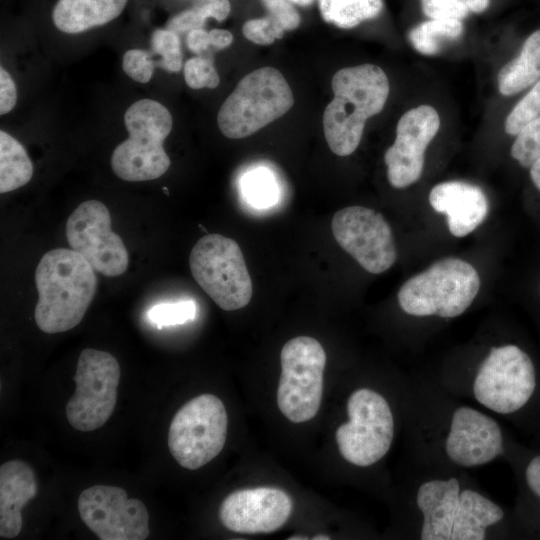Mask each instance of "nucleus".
<instances>
[{
  "label": "nucleus",
  "instance_id": "nucleus-1",
  "mask_svg": "<svg viewBox=\"0 0 540 540\" xmlns=\"http://www.w3.org/2000/svg\"><path fill=\"white\" fill-rule=\"evenodd\" d=\"M94 271L72 249L56 248L42 256L35 270L38 301L34 312L41 331L62 333L82 321L97 289Z\"/></svg>",
  "mask_w": 540,
  "mask_h": 540
},
{
  "label": "nucleus",
  "instance_id": "nucleus-2",
  "mask_svg": "<svg viewBox=\"0 0 540 540\" xmlns=\"http://www.w3.org/2000/svg\"><path fill=\"white\" fill-rule=\"evenodd\" d=\"M332 90L323 114L324 136L334 154L348 156L358 147L366 120L383 110L389 81L379 66L363 64L337 71Z\"/></svg>",
  "mask_w": 540,
  "mask_h": 540
},
{
  "label": "nucleus",
  "instance_id": "nucleus-3",
  "mask_svg": "<svg viewBox=\"0 0 540 540\" xmlns=\"http://www.w3.org/2000/svg\"><path fill=\"white\" fill-rule=\"evenodd\" d=\"M124 123L129 138L112 153L113 172L120 179L131 182L162 176L171 164L163 147L173 126L168 109L155 100L141 99L126 110Z\"/></svg>",
  "mask_w": 540,
  "mask_h": 540
},
{
  "label": "nucleus",
  "instance_id": "nucleus-4",
  "mask_svg": "<svg viewBox=\"0 0 540 540\" xmlns=\"http://www.w3.org/2000/svg\"><path fill=\"white\" fill-rule=\"evenodd\" d=\"M479 289L476 269L464 260L448 257L409 278L397 297L409 315L453 318L467 310Z\"/></svg>",
  "mask_w": 540,
  "mask_h": 540
},
{
  "label": "nucleus",
  "instance_id": "nucleus-5",
  "mask_svg": "<svg viewBox=\"0 0 540 540\" xmlns=\"http://www.w3.org/2000/svg\"><path fill=\"white\" fill-rule=\"evenodd\" d=\"M294 104L291 88L273 67L244 76L221 105L217 123L227 138L240 139L284 115Z\"/></svg>",
  "mask_w": 540,
  "mask_h": 540
},
{
  "label": "nucleus",
  "instance_id": "nucleus-6",
  "mask_svg": "<svg viewBox=\"0 0 540 540\" xmlns=\"http://www.w3.org/2000/svg\"><path fill=\"white\" fill-rule=\"evenodd\" d=\"M189 266L195 281L223 310L245 307L253 285L243 253L231 238L207 234L193 246Z\"/></svg>",
  "mask_w": 540,
  "mask_h": 540
},
{
  "label": "nucleus",
  "instance_id": "nucleus-7",
  "mask_svg": "<svg viewBox=\"0 0 540 540\" xmlns=\"http://www.w3.org/2000/svg\"><path fill=\"white\" fill-rule=\"evenodd\" d=\"M227 430L228 415L223 402L204 393L186 402L174 415L168 448L180 466L197 470L222 451Z\"/></svg>",
  "mask_w": 540,
  "mask_h": 540
},
{
  "label": "nucleus",
  "instance_id": "nucleus-8",
  "mask_svg": "<svg viewBox=\"0 0 540 540\" xmlns=\"http://www.w3.org/2000/svg\"><path fill=\"white\" fill-rule=\"evenodd\" d=\"M280 363L279 410L293 423L311 420L319 411L323 396L324 348L312 337H295L283 345Z\"/></svg>",
  "mask_w": 540,
  "mask_h": 540
},
{
  "label": "nucleus",
  "instance_id": "nucleus-9",
  "mask_svg": "<svg viewBox=\"0 0 540 540\" xmlns=\"http://www.w3.org/2000/svg\"><path fill=\"white\" fill-rule=\"evenodd\" d=\"M347 413L349 420L335 432L341 456L359 467L377 463L388 453L394 436L388 402L378 392L360 388L349 396Z\"/></svg>",
  "mask_w": 540,
  "mask_h": 540
},
{
  "label": "nucleus",
  "instance_id": "nucleus-10",
  "mask_svg": "<svg viewBox=\"0 0 540 540\" xmlns=\"http://www.w3.org/2000/svg\"><path fill=\"white\" fill-rule=\"evenodd\" d=\"M121 369L109 352L86 348L79 355L74 381L76 389L66 405V417L76 430L102 427L114 412Z\"/></svg>",
  "mask_w": 540,
  "mask_h": 540
},
{
  "label": "nucleus",
  "instance_id": "nucleus-11",
  "mask_svg": "<svg viewBox=\"0 0 540 540\" xmlns=\"http://www.w3.org/2000/svg\"><path fill=\"white\" fill-rule=\"evenodd\" d=\"M536 387V372L530 356L516 345L491 348L473 383L476 400L498 414L521 409Z\"/></svg>",
  "mask_w": 540,
  "mask_h": 540
},
{
  "label": "nucleus",
  "instance_id": "nucleus-12",
  "mask_svg": "<svg viewBox=\"0 0 540 540\" xmlns=\"http://www.w3.org/2000/svg\"><path fill=\"white\" fill-rule=\"evenodd\" d=\"M66 238L71 249L102 275L116 277L127 270L128 252L112 231L109 210L102 202L87 200L77 206L66 222Z\"/></svg>",
  "mask_w": 540,
  "mask_h": 540
},
{
  "label": "nucleus",
  "instance_id": "nucleus-13",
  "mask_svg": "<svg viewBox=\"0 0 540 540\" xmlns=\"http://www.w3.org/2000/svg\"><path fill=\"white\" fill-rule=\"evenodd\" d=\"M84 524L101 540H144L149 514L137 498L117 486L95 485L81 492L77 502Z\"/></svg>",
  "mask_w": 540,
  "mask_h": 540
},
{
  "label": "nucleus",
  "instance_id": "nucleus-14",
  "mask_svg": "<svg viewBox=\"0 0 540 540\" xmlns=\"http://www.w3.org/2000/svg\"><path fill=\"white\" fill-rule=\"evenodd\" d=\"M331 226L339 246L369 273H383L395 263L392 230L380 213L363 206L345 207L334 214Z\"/></svg>",
  "mask_w": 540,
  "mask_h": 540
},
{
  "label": "nucleus",
  "instance_id": "nucleus-15",
  "mask_svg": "<svg viewBox=\"0 0 540 540\" xmlns=\"http://www.w3.org/2000/svg\"><path fill=\"white\" fill-rule=\"evenodd\" d=\"M440 128V117L429 105L404 113L396 127V138L384 155L387 178L394 188L408 187L421 177L424 155Z\"/></svg>",
  "mask_w": 540,
  "mask_h": 540
},
{
  "label": "nucleus",
  "instance_id": "nucleus-16",
  "mask_svg": "<svg viewBox=\"0 0 540 540\" xmlns=\"http://www.w3.org/2000/svg\"><path fill=\"white\" fill-rule=\"evenodd\" d=\"M290 496L281 489L257 487L230 493L219 508L228 530L242 534L271 533L280 529L292 512Z\"/></svg>",
  "mask_w": 540,
  "mask_h": 540
},
{
  "label": "nucleus",
  "instance_id": "nucleus-17",
  "mask_svg": "<svg viewBox=\"0 0 540 540\" xmlns=\"http://www.w3.org/2000/svg\"><path fill=\"white\" fill-rule=\"evenodd\" d=\"M448 458L470 468L487 464L503 454V436L490 416L468 406L453 412L445 442Z\"/></svg>",
  "mask_w": 540,
  "mask_h": 540
},
{
  "label": "nucleus",
  "instance_id": "nucleus-18",
  "mask_svg": "<svg viewBox=\"0 0 540 540\" xmlns=\"http://www.w3.org/2000/svg\"><path fill=\"white\" fill-rule=\"evenodd\" d=\"M429 203L436 212L446 215L450 233L458 238L474 231L489 211L487 196L480 187L456 180L435 185Z\"/></svg>",
  "mask_w": 540,
  "mask_h": 540
},
{
  "label": "nucleus",
  "instance_id": "nucleus-19",
  "mask_svg": "<svg viewBox=\"0 0 540 540\" xmlns=\"http://www.w3.org/2000/svg\"><path fill=\"white\" fill-rule=\"evenodd\" d=\"M459 496L456 478L434 479L420 485L416 504L423 515L421 539L451 540Z\"/></svg>",
  "mask_w": 540,
  "mask_h": 540
},
{
  "label": "nucleus",
  "instance_id": "nucleus-20",
  "mask_svg": "<svg viewBox=\"0 0 540 540\" xmlns=\"http://www.w3.org/2000/svg\"><path fill=\"white\" fill-rule=\"evenodd\" d=\"M37 494L36 475L29 464L10 460L0 466V537L12 539L22 528L21 509Z\"/></svg>",
  "mask_w": 540,
  "mask_h": 540
},
{
  "label": "nucleus",
  "instance_id": "nucleus-21",
  "mask_svg": "<svg viewBox=\"0 0 540 540\" xmlns=\"http://www.w3.org/2000/svg\"><path fill=\"white\" fill-rule=\"evenodd\" d=\"M128 0H58L52 11L54 25L76 34L104 25L123 11Z\"/></svg>",
  "mask_w": 540,
  "mask_h": 540
},
{
  "label": "nucleus",
  "instance_id": "nucleus-22",
  "mask_svg": "<svg viewBox=\"0 0 540 540\" xmlns=\"http://www.w3.org/2000/svg\"><path fill=\"white\" fill-rule=\"evenodd\" d=\"M503 510L482 494L464 489L460 492L451 540H483L486 529L500 522Z\"/></svg>",
  "mask_w": 540,
  "mask_h": 540
},
{
  "label": "nucleus",
  "instance_id": "nucleus-23",
  "mask_svg": "<svg viewBox=\"0 0 540 540\" xmlns=\"http://www.w3.org/2000/svg\"><path fill=\"white\" fill-rule=\"evenodd\" d=\"M540 78V29L525 40L519 55L505 64L497 75L499 92L515 95Z\"/></svg>",
  "mask_w": 540,
  "mask_h": 540
},
{
  "label": "nucleus",
  "instance_id": "nucleus-24",
  "mask_svg": "<svg viewBox=\"0 0 540 540\" xmlns=\"http://www.w3.org/2000/svg\"><path fill=\"white\" fill-rule=\"evenodd\" d=\"M33 176V164L23 147L7 132L0 131V192L26 185Z\"/></svg>",
  "mask_w": 540,
  "mask_h": 540
},
{
  "label": "nucleus",
  "instance_id": "nucleus-25",
  "mask_svg": "<svg viewBox=\"0 0 540 540\" xmlns=\"http://www.w3.org/2000/svg\"><path fill=\"white\" fill-rule=\"evenodd\" d=\"M463 30L461 20L430 19L412 28L408 39L417 52L431 56L440 53L448 44L456 41Z\"/></svg>",
  "mask_w": 540,
  "mask_h": 540
},
{
  "label": "nucleus",
  "instance_id": "nucleus-26",
  "mask_svg": "<svg viewBox=\"0 0 540 540\" xmlns=\"http://www.w3.org/2000/svg\"><path fill=\"white\" fill-rule=\"evenodd\" d=\"M382 8L383 0H319L323 19L344 29L377 17Z\"/></svg>",
  "mask_w": 540,
  "mask_h": 540
},
{
  "label": "nucleus",
  "instance_id": "nucleus-27",
  "mask_svg": "<svg viewBox=\"0 0 540 540\" xmlns=\"http://www.w3.org/2000/svg\"><path fill=\"white\" fill-rule=\"evenodd\" d=\"M231 10L229 0H196L190 9L173 16L167 23V29L174 33H185L202 29L207 18L221 22Z\"/></svg>",
  "mask_w": 540,
  "mask_h": 540
},
{
  "label": "nucleus",
  "instance_id": "nucleus-28",
  "mask_svg": "<svg viewBox=\"0 0 540 540\" xmlns=\"http://www.w3.org/2000/svg\"><path fill=\"white\" fill-rule=\"evenodd\" d=\"M241 190L246 201L256 208H267L277 202L278 186L266 168L248 171L241 180Z\"/></svg>",
  "mask_w": 540,
  "mask_h": 540
},
{
  "label": "nucleus",
  "instance_id": "nucleus-29",
  "mask_svg": "<svg viewBox=\"0 0 540 540\" xmlns=\"http://www.w3.org/2000/svg\"><path fill=\"white\" fill-rule=\"evenodd\" d=\"M511 156L524 168H530L540 158V115L516 135Z\"/></svg>",
  "mask_w": 540,
  "mask_h": 540
},
{
  "label": "nucleus",
  "instance_id": "nucleus-30",
  "mask_svg": "<svg viewBox=\"0 0 540 540\" xmlns=\"http://www.w3.org/2000/svg\"><path fill=\"white\" fill-rule=\"evenodd\" d=\"M196 314V304L191 300H184L154 305L148 312V318L152 324L161 329L192 321Z\"/></svg>",
  "mask_w": 540,
  "mask_h": 540
},
{
  "label": "nucleus",
  "instance_id": "nucleus-31",
  "mask_svg": "<svg viewBox=\"0 0 540 540\" xmlns=\"http://www.w3.org/2000/svg\"><path fill=\"white\" fill-rule=\"evenodd\" d=\"M151 48L154 54L161 56L156 65L169 72H177L182 66L180 39L176 33L168 29H158L151 37Z\"/></svg>",
  "mask_w": 540,
  "mask_h": 540
},
{
  "label": "nucleus",
  "instance_id": "nucleus-32",
  "mask_svg": "<svg viewBox=\"0 0 540 540\" xmlns=\"http://www.w3.org/2000/svg\"><path fill=\"white\" fill-rule=\"evenodd\" d=\"M540 115V79L514 106L505 120V132L516 136L530 121Z\"/></svg>",
  "mask_w": 540,
  "mask_h": 540
},
{
  "label": "nucleus",
  "instance_id": "nucleus-33",
  "mask_svg": "<svg viewBox=\"0 0 540 540\" xmlns=\"http://www.w3.org/2000/svg\"><path fill=\"white\" fill-rule=\"evenodd\" d=\"M186 84L192 89L215 88L220 82L219 75L211 60L193 57L184 65Z\"/></svg>",
  "mask_w": 540,
  "mask_h": 540
},
{
  "label": "nucleus",
  "instance_id": "nucleus-34",
  "mask_svg": "<svg viewBox=\"0 0 540 540\" xmlns=\"http://www.w3.org/2000/svg\"><path fill=\"white\" fill-rule=\"evenodd\" d=\"M242 32L245 38L255 44L269 45L275 39L282 38L285 30L270 15H267L245 22Z\"/></svg>",
  "mask_w": 540,
  "mask_h": 540
},
{
  "label": "nucleus",
  "instance_id": "nucleus-35",
  "mask_svg": "<svg viewBox=\"0 0 540 540\" xmlns=\"http://www.w3.org/2000/svg\"><path fill=\"white\" fill-rule=\"evenodd\" d=\"M156 62L151 54L141 49H131L123 56L124 72L139 83H147L152 78Z\"/></svg>",
  "mask_w": 540,
  "mask_h": 540
},
{
  "label": "nucleus",
  "instance_id": "nucleus-36",
  "mask_svg": "<svg viewBox=\"0 0 540 540\" xmlns=\"http://www.w3.org/2000/svg\"><path fill=\"white\" fill-rule=\"evenodd\" d=\"M421 6L430 19L461 20L470 12L462 0H421Z\"/></svg>",
  "mask_w": 540,
  "mask_h": 540
},
{
  "label": "nucleus",
  "instance_id": "nucleus-37",
  "mask_svg": "<svg viewBox=\"0 0 540 540\" xmlns=\"http://www.w3.org/2000/svg\"><path fill=\"white\" fill-rule=\"evenodd\" d=\"M269 14L285 30H293L300 24V15L288 0H262Z\"/></svg>",
  "mask_w": 540,
  "mask_h": 540
},
{
  "label": "nucleus",
  "instance_id": "nucleus-38",
  "mask_svg": "<svg viewBox=\"0 0 540 540\" xmlns=\"http://www.w3.org/2000/svg\"><path fill=\"white\" fill-rule=\"evenodd\" d=\"M17 89L10 74L0 68V114L9 113L16 105Z\"/></svg>",
  "mask_w": 540,
  "mask_h": 540
},
{
  "label": "nucleus",
  "instance_id": "nucleus-39",
  "mask_svg": "<svg viewBox=\"0 0 540 540\" xmlns=\"http://www.w3.org/2000/svg\"><path fill=\"white\" fill-rule=\"evenodd\" d=\"M187 47L194 53L200 54L213 46V36L211 31L207 32L203 28L195 29L188 32L186 38Z\"/></svg>",
  "mask_w": 540,
  "mask_h": 540
},
{
  "label": "nucleus",
  "instance_id": "nucleus-40",
  "mask_svg": "<svg viewBox=\"0 0 540 540\" xmlns=\"http://www.w3.org/2000/svg\"><path fill=\"white\" fill-rule=\"evenodd\" d=\"M525 477L531 491L540 498V455L535 456L529 462Z\"/></svg>",
  "mask_w": 540,
  "mask_h": 540
},
{
  "label": "nucleus",
  "instance_id": "nucleus-41",
  "mask_svg": "<svg viewBox=\"0 0 540 540\" xmlns=\"http://www.w3.org/2000/svg\"><path fill=\"white\" fill-rule=\"evenodd\" d=\"M213 36V46L218 49L228 47L233 41V35L231 32L224 29L211 30Z\"/></svg>",
  "mask_w": 540,
  "mask_h": 540
},
{
  "label": "nucleus",
  "instance_id": "nucleus-42",
  "mask_svg": "<svg viewBox=\"0 0 540 540\" xmlns=\"http://www.w3.org/2000/svg\"><path fill=\"white\" fill-rule=\"evenodd\" d=\"M469 11L474 13L483 12L489 5V0H462Z\"/></svg>",
  "mask_w": 540,
  "mask_h": 540
},
{
  "label": "nucleus",
  "instance_id": "nucleus-43",
  "mask_svg": "<svg viewBox=\"0 0 540 540\" xmlns=\"http://www.w3.org/2000/svg\"><path fill=\"white\" fill-rule=\"evenodd\" d=\"M530 177L533 184L540 191V158L530 167Z\"/></svg>",
  "mask_w": 540,
  "mask_h": 540
},
{
  "label": "nucleus",
  "instance_id": "nucleus-44",
  "mask_svg": "<svg viewBox=\"0 0 540 540\" xmlns=\"http://www.w3.org/2000/svg\"><path fill=\"white\" fill-rule=\"evenodd\" d=\"M292 4H296L299 6H308L313 3L314 0H288Z\"/></svg>",
  "mask_w": 540,
  "mask_h": 540
},
{
  "label": "nucleus",
  "instance_id": "nucleus-45",
  "mask_svg": "<svg viewBox=\"0 0 540 540\" xmlns=\"http://www.w3.org/2000/svg\"><path fill=\"white\" fill-rule=\"evenodd\" d=\"M313 540H328L330 539V537L326 536V535H318V536H315L312 538Z\"/></svg>",
  "mask_w": 540,
  "mask_h": 540
},
{
  "label": "nucleus",
  "instance_id": "nucleus-46",
  "mask_svg": "<svg viewBox=\"0 0 540 540\" xmlns=\"http://www.w3.org/2000/svg\"><path fill=\"white\" fill-rule=\"evenodd\" d=\"M287 539H288V540H303V539H308V538H307V537L300 536V535H297V536L288 537Z\"/></svg>",
  "mask_w": 540,
  "mask_h": 540
}]
</instances>
